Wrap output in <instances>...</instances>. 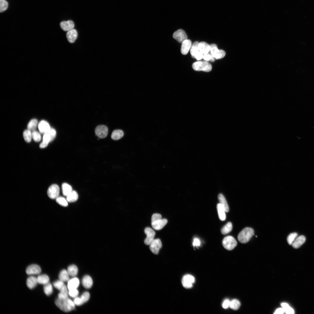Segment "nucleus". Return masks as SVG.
Returning <instances> with one entry per match:
<instances>
[{
    "mask_svg": "<svg viewBox=\"0 0 314 314\" xmlns=\"http://www.w3.org/2000/svg\"><path fill=\"white\" fill-rule=\"evenodd\" d=\"M55 304L61 310L65 312L72 311L75 307L73 301L68 298L66 299L58 298L55 300Z\"/></svg>",
    "mask_w": 314,
    "mask_h": 314,
    "instance_id": "obj_1",
    "label": "nucleus"
},
{
    "mask_svg": "<svg viewBox=\"0 0 314 314\" xmlns=\"http://www.w3.org/2000/svg\"><path fill=\"white\" fill-rule=\"evenodd\" d=\"M254 234L253 229L250 228H246L239 234L238 236V240L242 243H246L249 241Z\"/></svg>",
    "mask_w": 314,
    "mask_h": 314,
    "instance_id": "obj_2",
    "label": "nucleus"
},
{
    "mask_svg": "<svg viewBox=\"0 0 314 314\" xmlns=\"http://www.w3.org/2000/svg\"><path fill=\"white\" fill-rule=\"evenodd\" d=\"M192 68L196 71L209 72L212 70V65L206 62H198L194 63Z\"/></svg>",
    "mask_w": 314,
    "mask_h": 314,
    "instance_id": "obj_3",
    "label": "nucleus"
},
{
    "mask_svg": "<svg viewBox=\"0 0 314 314\" xmlns=\"http://www.w3.org/2000/svg\"><path fill=\"white\" fill-rule=\"evenodd\" d=\"M222 244L225 249L228 250H231L237 246V242L233 237L229 236L225 237L223 239Z\"/></svg>",
    "mask_w": 314,
    "mask_h": 314,
    "instance_id": "obj_4",
    "label": "nucleus"
},
{
    "mask_svg": "<svg viewBox=\"0 0 314 314\" xmlns=\"http://www.w3.org/2000/svg\"><path fill=\"white\" fill-rule=\"evenodd\" d=\"M210 51L212 55L216 59H219L223 58L226 53L223 50H219L217 45L212 44L210 45Z\"/></svg>",
    "mask_w": 314,
    "mask_h": 314,
    "instance_id": "obj_5",
    "label": "nucleus"
},
{
    "mask_svg": "<svg viewBox=\"0 0 314 314\" xmlns=\"http://www.w3.org/2000/svg\"><path fill=\"white\" fill-rule=\"evenodd\" d=\"M59 188L58 185L56 184L52 185L48 190V195L52 199H56L59 197Z\"/></svg>",
    "mask_w": 314,
    "mask_h": 314,
    "instance_id": "obj_6",
    "label": "nucleus"
},
{
    "mask_svg": "<svg viewBox=\"0 0 314 314\" xmlns=\"http://www.w3.org/2000/svg\"><path fill=\"white\" fill-rule=\"evenodd\" d=\"M151 251L154 254H158L162 248V244L161 240L159 239H154L149 245Z\"/></svg>",
    "mask_w": 314,
    "mask_h": 314,
    "instance_id": "obj_7",
    "label": "nucleus"
},
{
    "mask_svg": "<svg viewBox=\"0 0 314 314\" xmlns=\"http://www.w3.org/2000/svg\"><path fill=\"white\" fill-rule=\"evenodd\" d=\"M195 282V279L194 276L190 275H185L182 280V283L184 287L190 288L193 286V284Z\"/></svg>",
    "mask_w": 314,
    "mask_h": 314,
    "instance_id": "obj_8",
    "label": "nucleus"
},
{
    "mask_svg": "<svg viewBox=\"0 0 314 314\" xmlns=\"http://www.w3.org/2000/svg\"><path fill=\"white\" fill-rule=\"evenodd\" d=\"M108 132L107 127L104 125H100L97 126L95 130L96 135L101 138H106Z\"/></svg>",
    "mask_w": 314,
    "mask_h": 314,
    "instance_id": "obj_9",
    "label": "nucleus"
},
{
    "mask_svg": "<svg viewBox=\"0 0 314 314\" xmlns=\"http://www.w3.org/2000/svg\"><path fill=\"white\" fill-rule=\"evenodd\" d=\"M145 232L147 237L145 240L144 243L146 245H149L154 239L155 232L151 228L147 227L145 228Z\"/></svg>",
    "mask_w": 314,
    "mask_h": 314,
    "instance_id": "obj_10",
    "label": "nucleus"
},
{
    "mask_svg": "<svg viewBox=\"0 0 314 314\" xmlns=\"http://www.w3.org/2000/svg\"><path fill=\"white\" fill-rule=\"evenodd\" d=\"M173 37L179 42L182 43L187 39V37L186 33L182 29L179 30L175 32L173 34Z\"/></svg>",
    "mask_w": 314,
    "mask_h": 314,
    "instance_id": "obj_11",
    "label": "nucleus"
},
{
    "mask_svg": "<svg viewBox=\"0 0 314 314\" xmlns=\"http://www.w3.org/2000/svg\"><path fill=\"white\" fill-rule=\"evenodd\" d=\"M41 271V269L39 265L34 264L30 265L27 268L26 273L28 275H37L40 273Z\"/></svg>",
    "mask_w": 314,
    "mask_h": 314,
    "instance_id": "obj_12",
    "label": "nucleus"
},
{
    "mask_svg": "<svg viewBox=\"0 0 314 314\" xmlns=\"http://www.w3.org/2000/svg\"><path fill=\"white\" fill-rule=\"evenodd\" d=\"M167 220L166 219H162L151 223L152 228L156 230H160L162 229L167 224Z\"/></svg>",
    "mask_w": 314,
    "mask_h": 314,
    "instance_id": "obj_13",
    "label": "nucleus"
},
{
    "mask_svg": "<svg viewBox=\"0 0 314 314\" xmlns=\"http://www.w3.org/2000/svg\"><path fill=\"white\" fill-rule=\"evenodd\" d=\"M38 128L40 132L44 134L48 133L51 129L49 123L44 120H42L39 122Z\"/></svg>",
    "mask_w": 314,
    "mask_h": 314,
    "instance_id": "obj_14",
    "label": "nucleus"
},
{
    "mask_svg": "<svg viewBox=\"0 0 314 314\" xmlns=\"http://www.w3.org/2000/svg\"><path fill=\"white\" fill-rule=\"evenodd\" d=\"M60 26L63 30L68 32L74 29L75 25L73 21L69 20L61 22L60 24Z\"/></svg>",
    "mask_w": 314,
    "mask_h": 314,
    "instance_id": "obj_15",
    "label": "nucleus"
},
{
    "mask_svg": "<svg viewBox=\"0 0 314 314\" xmlns=\"http://www.w3.org/2000/svg\"><path fill=\"white\" fill-rule=\"evenodd\" d=\"M182 44L181 50V53L183 55H186L188 53L191 48L192 42L190 40L187 39Z\"/></svg>",
    "mask_w": 314,
    "mask_h": 314,
    "instance_id": "obj_16",
    "label": "nucleus"
},
{
    "mask_svg": "<svg viewBox=\"0 0 314 314\" xmlns=\"http://www.w3.org/2000/svg\"><path fill=\"white\" fill-rule=\"evenodd\" d=\"M78 36L77 31L75 29L72 30L67 33L66 37L68 41L71 43L75 42Z\"/></svg>",
    "mask_w": 314,
    "mask_h": 314,
    "instance_id": "obj_17",
    "label": "nucleus"
},
{
    "mask_svg": "<svg viewBox=\"0 0 314 314\" xmlns=\"http://www.w3.org/2000/svg\"><path fill=\"white\" fill-rule=\"evenodd\" d=\"M80 280L77 277L70 279L68 281L67 287L69 290L77 288L80 284Z\"/></svg>",
    "mask_w": 314,
    "mask_h": 314,
    "instance_id": "obj_18",
    "label": "nucleus"
},
{
    "mask_svg": "<svg viewBox=\"0 0 314 314\" xmlns=\"http://www.w3.org/2000/svg\"><path fill=\"white\" fill-rule=\"evenodd\" d=\"M306 238L304 236L297 237L292 244L293 247L295 249L299 248L305 242Z\"/></svg>",
    "mask_w": 314,
    "mask_h": 314,
    "instance_id": "obj_19",
    "label": "nucleus"
},
{
    "mask_svg": "<svg viewBox=\"0 0 314 314\" xmlns=\"http://www.w3.org/2000/svg\"><path fill=\"white\" fill-rule=\"evenodd\" d=\"M199 51L204 55L208 53L210 50V46L205 42H202L198 45Z\"/></svg>",
    "mask_w": 314,
    "mask_h": 314,
    "instance_id": "obj_20",
    "label": "nucleus"
},
{
    "mask_svg": "<svg viewBox=\"0 0 314 314\" xmlns=\"http://www.w3.org/2000/svg\"><path fill=\"white\" fill-rule=\"evenodd\" d=\"M217 209L220 219L222 221H225L226 219V212L225 209L220 203L217 204Z\"/></svg>",
    "mask_w": 314,
    "mask_h": 314,
    "instance_id": "obj_21",
    "label": "nucleus"
},
{
    "mask_svg": "<svg viewBox=\"0 0 314 314\" xmlns=\"http://www.w3.org/2000/svg\"><path fill=\"white\" fill-rule=\"evenodd\" d=\"M82 284L85 288L89 289L91 288L93 285V281L91 277L89 275H85L82 279Z\"/></svg>",
    "mask_w": 314,
    "mask_h": 314,
    "instance_id": "obj_22",
    "label": "nucleus"
},
{
    "mask_svg": "<svg viewBox=\"0 0 314 314\" xmlns=\"http://www.w3.org/2000/svg\"><path fill=\"white\" fill-rule=\"evenodd\" d=\"M38 283L37 278L34 276L30 277L27 280V286L30 289L35 288Z\"/></svg>",
    "mask_w": 314,
    "mask_h": 314,
    "instance_id": "obj_23",
    "label": "nucleus"
},
{
    "mask_svg": "<svg viewBox=\"0 0 314 314\" xmlns=\"http://www.w3.org/2000/svg\"><path fill=\"white\" fill-rule=\"evenodd\" d=\"M218 199L220 203L223 206L226 212H229V208L227 201L225 197L222 194H220L218 196Z\"/></svg>",
    "mask_w": 314,
    "mask_h": 314,
    "instance_id": "obj_24",
    "label": "nucleus"
},
{
    "mask_svg": "<svg viewBox=\"0 0 314 314\" xmlns=\"http://www.w3.org/2000/svg\"><path fill=\"white\" fill-rule=\"evenodd\" d=\"M78 198V195L75 191H73L66 196V200L68 203H73L76 201Z\"/></svg>",
    "mask_w": 314,
    "mask_h": 314,
    "instance_id": "obj_25",
    "label": "nucleus"
},
{
    "mask_svg": "<svg viewBox=\"0 0 314 314\" xmlns=\"http://www.w3.org/2000/svg\"><path fill=\"white\" fill-rule=\"evenodd\" d=\"M123 131L121 130H116L112 132L111 138L114 140H118L122 138L124 136Z\"/></svg>",
    "mask_w": 314,
    "mask_h": 314,
    "instance_id": "obj_26",
    "label": "nucleus"
},
{
    "mask_svg": "<svg viewBox=\"0 0 314 314\" xmlns=\"http://www.w3.org/2000/svg\"><path fill=\"white\" fill-rule=\"evenodd\" d=\"M37 279L38 283L44 285L49 283L50 281L49 277L45 274L38 276Z\"/></svg>",
    "mask_w": 314,
    "mask_h": 314,
    "instance_id": "obj_27",
    "label": "nucleus"
},
{
    "mask_svg": "<svg viewBox=\"0 0 314 314\" xmlns=\"http://www.w3.org/2000/svg\"><path fill=\"white\" fill-rule=\"evenodd\" d=\"M59 279L64 282L68 281L70 279L69 275L66 270H62L59 273Z\"/></svg>",
    "mask_w": 314,
    "mask_h": 314,
    "instance_id": "obj_28",
    "label": "nucleus"
},
{
    "mask_svg": "<svg viewBox=\"0 0 314 314\" xmlns=\"http://www.w3.org/2000/svg\"><path fill=\"white\" fill-rule=\"evenodd\" d=\"M62 193L64 196H67L73 191L71 186L66 183H63L62 186Z\"/></svg>",
    "mask_w": 314,
    "mask_h": 314,
    "instance_id": "obj_29",
    "label": "nucleus"
},
{
    "mask_svg": "<svg viewBox=\"0 0 314 314\" xmlns=\"http://www.w3.org/2000/svg\"><path fill=\"white\" fill-rule=\"evenodd\" d=\"M67 271L69 275L72 277H75L77 274L78 269L76 266L72 265L68 267Z\"/></svg>",
    "mask_w": 314,
    "mask_h": 314,
    "instance_id": "obj_30",
    "label": "nucleus"
},
{
    "mask_svg": "<svg viewBox=\"0 0 314 314\" xmlns=\"http://www.w3.org/2000/svg\"><path fill=\"white\" fill-rule=\"evenodd\" d=\"M68 287L65 285L58 294V298L60 299H66L68 298Z\"/></svg>",
    "mask_w": 314,
    "mask_h": 314,
    "instance_id": "obj_31",
    "label": "nucleus"
},
{
    "mask_svg": "<svg viewBox=\"0 0 314 314\" xmlns=\"http://www.w3.org/2000/svg\"><path fill=\"white\" fill-rule=\"evenodd\" d=\"M232 229V225L231 222L228 223L222 229L221 232L223 234L225 235L230 232Z\"/></svg>",
    "mask_w": 314,
    "mask_h": 314,
    "instance_id": "obj_32",
    "label": "nucleus"
},
{
    "mask_svg": "<svg viewBox=\"0 0 314 314\" xmlns=\"http://www.w3.org/2000/svg\"><path fill=\"white\" fill-rule=\"evenodd\" d=\"M199 43L198 42H195L191 47L190 51L191 54L192 56L194 58H195L196 54L199 51L198 49Z\"/></svg>",
    "mask_w": 314,
    "mask_h": 314,
    "instance_id": "obj_33",
    "label": "nucleus"
},
{
    "mask_svg": "<svg viewBox=\"0 0 314 314\" xmlns=\"http://www.w3.org/2000/svg\"><path fill=\"white\" fill-rule=\"evenodd\" d=\"M38 121L36 119H33L30 121L27 126L28 129L31 131H34L38 124Z\"/></svg>",
    "mask_w": 314,
    "mask_h": 314,
    "instance_id": "obj_34",
    "label": "nucleus"
},
{
    "mask_svg": "<svg viewBox=\"0 0 314 314\" xmlns=\"http://www.w3.org/2000/svg\"><path fill=\"white\" fill-rule=\"evenodd\" d=\"M282 308L284 309L285 312L286 314H293L294 313V311L293 308L291 307L289 304L286 303H282L281 304Z\"/></svg>",
    "mask_w": 314,
    "mask_h": 314,
    "instance_id": "obj_35",
    "label": "nucleus"
},
{
    "mask_svg": "<svg viewBox=\"0 0 314 314\" xmlns=\"http://www.w3.org/2000/svg\"><path fill=\"white\" fill-rule=\"evenodd\" d=\"M44 289L45 293L48 296L50 295L53 293V286L50 283L45 285Z\"/></svg>",
    "mask_w": 314,
    "mask_h": 314,
    "instance_id": "obj_36",
    "label": "nucleus"
},
{
    "mask_svg": "<svg viewBox=\"0 0 314 314\" xmlns=\"http://www.w3.org/2000/svg\"><path fill=\"white\" fill-rule=\"evenodd\" d=\"M241 303L239 301L236 299H234L231 301L230 307L232 309L236 310L240 307Z\"/></svg>",
    "mask_w": 314,
    "mask_h": 314,
    "instance_id": "obj_37",
    "label": "nucleus"
},
{
    "mask_svg": "<svg viewBox=\"0 0 314 314\" xmlns=\"http://www.w3.org/2000/svg\"><path fill=\"white\" fill-rule=\"evenodd\" d=\"M23 136L25 141L27 142H30L32 140V133L31 131L28 130H25L23 133Z\"/></svg>",
    "mask_w": 314,
    "mask_h": 314,
    "instance_id": "obj_38",
    "label": "nucleus"
},
{
    "mask_svg": "<svg viewBox=\"0 0 314 314\" xmlns=\"http://www.w3.org/2000/svg\"><path fill=\"white\" fill-rule=\"evenodd\" d=\"M57 202L60 205L64 207H66L68 206V202L64 197H59L56 199Z\"/></svg>",
    "mask_w": 314,
    "mask_h": 314,
    "instance_id": "obj_39",
    "label": "nucleus"
},
{
    "mask_svg": "<svg viewBox=\"0 0 314 314\" xmlns=\"http://www.w3.org/2000/svg\"><path fill=\"white\" fill-rule=\"evenodd\" d=\"M297 234L295 232L290 234L287 238V241L288 244L290 245H292L297 237Z\"/></svg>",
    "mask_w": 314,
    "mask_h": 314,
    "instance_id": "obj_40",
    "label": "nucleus"
},
{
    "mask_svg": "<svg viewBox=\"0 0 314 314\" xmlns=\"http://www.w3.org/2000/svg\"><path fill=\"white\" fill-rule=\"evenodd\" d=\"M8 7V3L6 0H0V12L6 11Z\"/></svg>",
    "mask_w": 314,
    "mask_h": 314,
    "instance_id": "obj_41",
    "label": "nucleus"
},
{
    "mask_svg": "<svg viewBox=\"0 0 314 314\" xmlns=\"http://www.w3.org/2000/svg\"><path fill=\"white\" fill-rule=\"evenodd\" d=\"M54 286L58 290H61L65 285L64 282L60 280H57L55 281L53 283Z\"/></svg>",
    "mask_w": 314,
    "mask_h": 314,
    "instance_id": "obj_42",
    "label": "nucleus"
},
{
    "mask_svg": "<svg viewBox=\"0 0 314 314\" xmlns=\"http://www.w3.org/2000/svg\"><path fill=\"white\" fill-rule=\"evenodd\" d=\"M32 136L34 141L36 142H39L41 139V136L40 134L38 131H32Z\"/></svg>",
    "mask_w": 314,
    "mask_h": 314,
    "instance_id": "obj_43",
    "label": "nucleus"
},
{
    "mask_svg": "<svg viewBox=\"0 0 314 314\" xmlns=\"http://www.w3.org/2000/svg\"><path fill=\"white\" fill-rule=\"evenodd\" d=\"M84 303L87 302L90 297V294L88 292H84L80 297Z\"/></svg>",
    "mask_w": 314,
    "mask_h": 314,
    "instance_id": "obj_44",
    "label": "nucleus"
},
{
    "mask_svg": "<svg viewBox=\"0 0 314 314\" xmlns=\"http://www.w3.org/2000/svg\"><path fill=\"white\" fill-rule=\"evenodd\" d=\"M79 293V292L77 288L70 290L68 292L69 295L72 297H77Z\"/></svg>",
    "mask_w": 314,
    "mask_h": 314,
    "instance_id": "obj_45",
    "label": "nucleus"
},
{
    "mask_svg": "<svg viewBox=\"0 0 314 314\" xmlns=\"http://www.w3.org/2000/svg\"><path fill=\"white\" fill-rule=\"evenodd\" d=\"M162 219V216L160 214H154L152 215L151 217V223Z\"/></svg>",
    "mask_w": 314,
    "mask_h": 314,
    "instance_id": "obj_46",
    "label": "nucleus"
},
{
    "mask_svg": "<svg viewBox=\"0 0 314 314\" xmlns=\"http://www.w3.org/2000/svg\"><path fill=\"white\" fill-rule=\"evenodd\" d=\"M203 58L206 61H210L213 62L215 61L214 58L212 56V55L208 53L204 55Z\"/></svg>",
    "mask_w": 314,
    "mask_h": 314,
    "instance_id": "obj_47",
    "label": "nucleus"
},
{
    "mask_svg": "<svg viewBox=\"0 0 314 314\" xmlns=\"http://www.w3.org/2000/svg\"><path fill=\"white\" fill-rule=\"evenodd\" d=\"M49 134L51 137V141H52L54 139L56 135V132L55 130L53 128L50 129V130L47 133Z\"/></svg>",
    "mask_w": 314,
    "mask_h": 314,
    "instance_id": "obj_48",
    "label": "nucleus"
},
{
    "mask_svg": "<svg viewBox=\"0 0 314 314\" xmlns=\"http://www.w3.org/2000/svg\"><path fill=\"white\" fill-rule=\"evenodd\" d=\"M51 141V137L48 133L44 134L43 137V142L48 144Z\"/></svg>",
    "mask_w": 314,
    "mask_h": 314,
    "instance_id": "obj_49",
    "label": "nucleus"
},
{
    "mask_svg": "<svg viewBox=\"0 0 314 314\" xmlns=\"http://www.w3.org/2000/svg\"><path fill=\"white\" fill-rule=\"evenodd\" d=\"M73 302L75 305L78 306L81 305L84 303L81 297H77L75 298Z\"/></svg>",
    "mask_w": 314,
    "mask_h": 314,
    "instance_id": "obj_50",
    "label": "nucleus"
},
{
    "mask_svg": "<svg viewBox=\"0 0 314 314\" xmlns=\"http://www.w3.org/2000/svg\"><path fill=\"white\" fill-rule=\"evenodd\" d=\"M231 301L228 299H225L223 302L222 304V307L225 309H227L230 307Z\"/></svg>",
    "mask_w": 314,
    "mask_h": 314,
    "instance_id": "obj_51",
    "label": "nucleus"
},
{
    "mask_svg": "<svg viewBox=\"0 0 314 314\" xmlns=\"http://www.w3.org/2000/svg\"><path fill=\"white\" fill-rule=\"evenodd\" d=\"M201 242L200 239L198 238H195L194 239L193 243V245L194 247H198L201 246Z\"/></svg>",
    "mask_w": 314,
    "mask_h": 314,
    "instance_id": "obj_52",
    "label": "nucleus"
},
{
    "mask_svg": "<svg viewBox=\"0 0 314 314\" xmlns=\"http://www.w3.org/2000/svg\"><path fill=\"white\" fill-rule=\"evenodd\" d=\"M203 54L199 51L196 54L195 58L198 60H199L203 58Z\"/></svg>",
    "mask_w": 314,
    "mask_h": 314,
    "instance_id": "obj_53",
    "label": "nucleus"
},
{
    "mask_svg": "<svg viewBox=\"0 0 314 314\" xmlns=\"http://www.w3.org/2000/svg\"><path fill=\"white\" fill-rule=\"evenodd\" d=\"M285 312L283 308H279L277 309L275 311V314H282Z\"/></svg>",
    "mask_w": 314,
    "mask_h": 314,
    "instance_id": "obj_54",
    "label": "nucleus"
},
{
    "mask_svg": "<svg viewBox=\"0 0 314 314\" xmlns=\"http://www.w3.org/2000/svg\"><path fill=\"white\" fill-rule=\"evenodd\" d=\"M48 144L42 142L39 145V147L41 148H45L48 146Z\"/></svg>",
    "mask_w": 314,
    "mask_h": 314,
    "instance_id": "obj_55",
    "label": "nucleus"
}]
</instances>
